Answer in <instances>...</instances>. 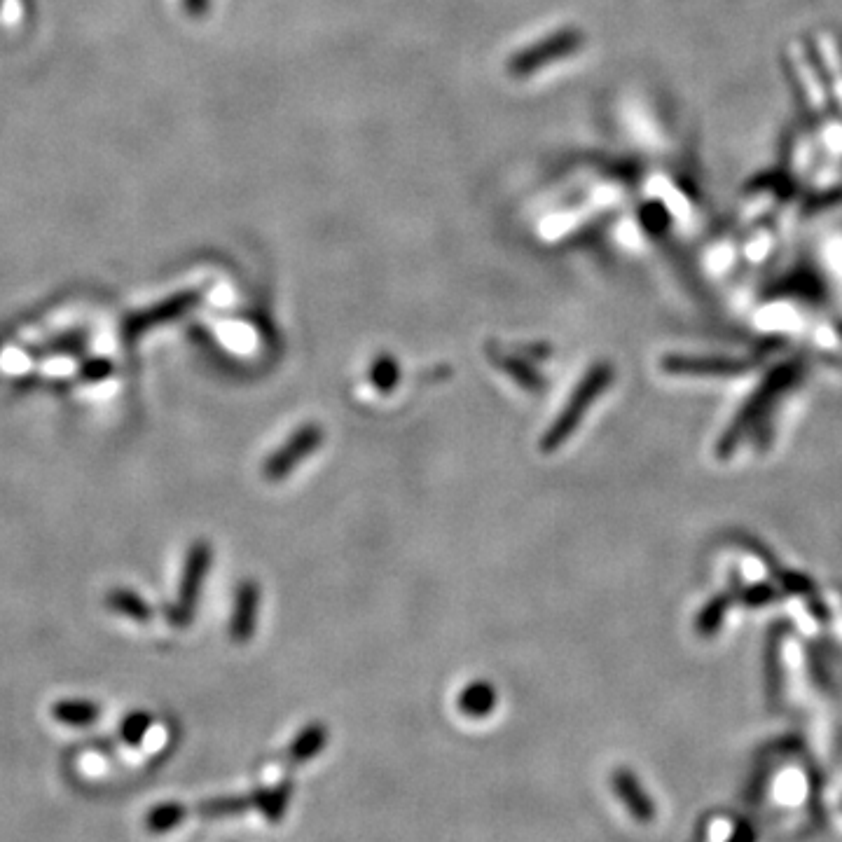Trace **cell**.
I'll use <instances>...</instances> for the list:
<instances>
[{"label": "cell", "mask_w": 842, "mask_h": 842, "mask_svg": "<svg viewBox=\"0 0 842 842\" xmlns=\"http://www.w3.org/2000/svg\"><path fill=\"white\" fill-rule=\"evenodd\" d=\"M585 45V33L578 29H559L550 33L548 38L538 40V43L524 47V50L515 52L513 59L508 61V73L513 78H529L541 68H548L557 61L569 59L571 54L583 50Z\"/></svg>", "instance_id": "obj_2"}, {"label": "cell", "mask_w": 842, "mask_h": 842, "mask_svg": "<svg viewBox=\"0 0 842 842\" xmlns=\"http://www.w3.org/2000/svg\"><path fill=\"white\" fill-rule=\"evenodd\" d=\"M255 805V796H232V798H218L204 805V812L211 817H223V814H239L246 812L248 807Z\"/></svg>", "instance_id": "obj_13"}, {"label": "cell", "mask_w": 842, "mask_h": 842, "mask_svg": "<svg viewBox=\"0 0 842 842\" xmlns=\"http://www.w3.org/2000/svg\"><path fill=\"white\" fill-rule=\"evenodd\" d=\"M496 688L487 681H475L471 686H466L459 695V712L464 716H471V719H485L494 712L496 707Z\"/></svg>", "instance_id": "obj_7"}, {"label": "cell", "mask_w": 842, "mask_h": 842, "mask_svg": "<svg viewBox=\"0 0 842 842\" xmlns=\"http://www.w3.org/2000/svg\"><path fill=\"white\" fill-rule=\"evenodd\" d=\"M258 609H260V588H258V583L248 578V581L239 585L237 597H234L230 634L237 644H248V641L253 639L255 625H258Z\"/></svg>", "instance_id": "obj_4"}, {"label": "cell", "mask_w": 842, "mask_h": 842, "mask_svg": "<svg viewBox=\"0 0 842 842\" xmlns=\"http://www.w3.org/2000/svg\"><path fill=\"white\" fill-rule=\"evenodd\" d=\"M662 368L676 375H740L747 370V363L726 361V358H688V356H667Z\"/></svg>", "instance_id": "obj_5"}, {"label": "cell", "mask_w": 842, "mask_h": 842, "mask_svg": "<svg viewBox=\"0 0 842 842\" xmlns=\"http://www.w3.org/2000/svg\"><path fill=\"white\" fill-rule=\"evenodd\" d=\"M183 8L190 17H204L211 8V0H183Z\"/></svg>", "instance_id": "obj_15"}, {"label": "cell", "mask_w": 842, "mask_h": 842, "mask_svg": "<svg viewBox=\"0 0 842 842\" xmlns=\"http://www.w3.org/2000/svg\"><path fill=\"white\" fill-rule=\"evenodd\" d=\"M326 742H328V728L323 726V723H312V726H307L291 742V747H288V763L300 765V763L312 761L314 756L321 754L323 747H326Z\"/></svg>", "instance_id": "obj_8"}, {"label": "cell", "mask_w": 842, "mask_h": 842, "mask_svg": "<svg viewBox=\"0 0 842 842\" xmlns=\"http://www.w3.org/2000/svg\"><path fill=\"white\" fill-rule=\"evenodd\" d=\"M321 443H323V429L319 424L300 426V429L295 431L293 436L265 461V466H262V475L272 482L288 478V475H291L295 468L302 464V461L309 459L316 450H319Z\"/></svg>", "instance_id": "obj_3"}, {"label": "cell", "mask_w": 842, "mask_h": 842, "mask_svg": "<svg viewBox=\"0 0 842 842\" xmlns=\"http://www.w3.org/2000/svg\"><path fill=\"white\" fill-rule=\"evenodd\" d=\"M370 382L377 391H382V393H389L391 389H396L400 382V365L396 358H391L386 354L375 358L370 365Z\"/></svg>", "instance_id": "obj_11"}, {"label": "cell", "mask_w": 842, "mask_h": 842, "mask_svg": "<svg viewBox=\"0 0 842 842\" xmlns=\"http://www.w3.org/2000/svg\"><path fill=\"white\" fill-rule=\"evenodd\" d=\"M211 567V545L199 541L195 548H192L188 557V569H185V581H183V604L192 609V604L197 602L199 588H202V578Z\"/></svg>", "instance_id": "obj_6"}, {"label": "cell", "mask_w": 842, "mask_h": 842, "mask_svg": "<svg viewBox=\"0 0 842 842\" xmlns=\"http://www.w3.org/2000/svg\"><path fill=\"white\" fill-rule=\"evenodd\" d=\"M613 789H616L618 796L623 798L625 807L634 814V817H639V819L651 817V803H648L646 793L641 791V784L637 782V777H634L632 772L618 770L616 775H613Z\"/></svg>", "instance_id": "obj_9"}, {"label": "cell", "mask_w": 842, "mask_h": 842, "mask_svg": "<svg viewBox=\"0 0 842 842\" xmlns=\"http://www.w3.org/2000/svg\"><path fill=\"white\" fill-rule=\"evenodd\" d=\"M499 365L515 379L517 384L522 386V389H527L531 393L543 391L545 379L538 375V372L534 370V365H531L524 356H503Z\"/></svg>", "instance_id": "obj_10"}, {"label": "cell", "mask_w": 842, "mask_h": 842, "mask_svg": "<svg viewBox=\"0 0 842 842\" xmlns=\"http://www.w3.org/2000/svg\"><path fill=\"white\" fill-rule=\"evenodd\" d=\"M613 382V368L609 363H597L585 372V377L578 382V386L571 393L567 405L562 407V412L557 414V419L552 421L550 429L543 433L541 438V452L552 454L557 452L567 440L574 436L585 419V414L592 405L597 403L599 398L604 396V391L609 389Z\"/></svg>", "instance_id": "obj_1"}, {"label": "cell", "mask_w": 842, "mask_h": 842, "mask_svg": "<svg viewBox=\"0 0 842 842\" xmlns=\"http://www.w3.org/2000/svg\"><path fill=\"white\" fill-rule=\"evenodd\" d=\"M288 796H291V782H284V784L274 786V789H269V791L255 793V807H260V810L265 812L269 819L276 821V819L284 817Z\"/></svg>", "instance_id": "obj_12"}, {"label": "cell", "mask_w": 842, "mask_h": 842, "mask_svg": "<svg viewBox=\"0 0 842 842\" xmlns=\"http://www.w3.org/2000/svg\"><path fill=\"white\" fill-rule=\"evenodd\" d=\"M520 354L524 358H536V361H545V358H550V347L548 344L538 342V344H524L520 349Z\"/></svg>", "instance_id": "obj_14"}]
</instances>
